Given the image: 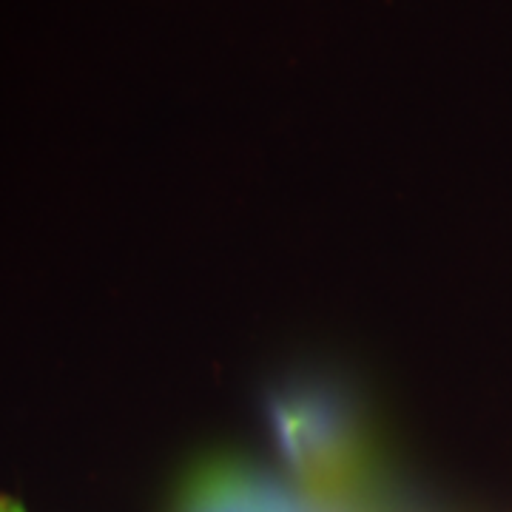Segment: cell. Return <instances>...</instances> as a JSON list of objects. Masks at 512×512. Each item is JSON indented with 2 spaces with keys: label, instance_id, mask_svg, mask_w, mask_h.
<instances>
[{
  "label": "cell",
  "instance_id": "cell-2",
  "mask_svg": "<svg viewBox=\"0 0 512 512\" xmlns=\"http://www.w3.org/2000/svg\"><path fill=\"white\" fill-rule=\"evenodd\" d=\"M0 512H29L20 501L9 498V495H0Z\"/></svg>",
  "mask_w": 512,
  "mask_h": 512
},
{
  "label": "cell",
  "instance_id": "cell-1",
  "mask_svg": "<svg viewBox=\"0 0 512 512\" xmlns=\"http://www.w3.org/2000/svg\"><path fill=\"white\" fill-rule=\"evenodd\" d=\"M180 512H279L254 478L228 464L205 467L188 481Z\"/></svg>",
  "mask_w": 512,
  "mask_h": 512
}]
</instances>
